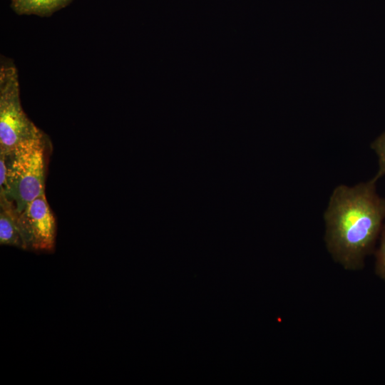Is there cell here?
<instances>
[{
	"instance_id": "277c9868",
	"label": "cell",
	"mask_w": 385,
	"mask_h": 385,
	"mask_svg": "<svg viewBox=\"0 0 385 385\" xmlns=\"http://www.w3.org/2000/svg\"><path fill=\"white\" fill-rule=\"evenodd\" d=\"M19 221L26 249L53 250L56 220L45 193L33 200L19 213Z\"/></svg>"
},
{
	"instance_id": "6da1fadb",
	"label": "cell",
	"mask_w": 385,
	"mask_h": 385,
	"mask_svg": "<svg viewBox=\"0 0 385 385\" xmlns=\"http://www.w3.org/2000/svg\"><path fill=\"white\" fill-rule=\"evenodd\" d=\"M376 183L371 178L337 186L324 212L327 249L346 270H361L376 249L385 221V198L378 193Z\"/></svg>"
},
{
	"instance_id": "3957f363",
	"label": "cell",
	"mask_w": 385,
	"mask_h": 385,
	"mask_svg": "<svg viewBox=\"0 0 385 385\" xmlns=\"http://www.w3.org/2000/svg\"><path fill=\"white\" fill-rule=\"evenodd\" d=\"M43 135L22 108L16 67L4 62L0 68V153Z\"/></svg>"
},
{
	"instance_id": "5b68a950",
	"label": "cell",
	"mask_w": 385,
	"mask_h": 385,
	"mask_svg": "<svg viewBox=\"0 0 385 385\" xmlns=\"http://www.w3.org/2000/svg\"><path fill=\"white\" fill-rule=\"evenodd\" d=\"M0 242L26 249L19 221V213L5 197H0Z\"/></svg>"
},
{
	"instance_id": "52a82bcc",
	"label": "cell",
	"mask_w": 385,
	"mask_h": 385,
	"mask_svg": "<svg viewBox=\"0 0 385 385\" xmlns=\"http://www.w3.org/2000/svg\"><path fill=\"white\" fill-rule=\"evenodd\" d=\"M374 271L376 275L385 282V221L375 249Z\"/></svg>"
},
{
	"instance_id": "ba28073f",
	"label": "cell",
	"mask_w": 385,
	"mask_h": 385,
	"mask_svg": "<svg viewBox=\"0 0 385 385\" xmlns=\"http://www.w3.org/2000/svg\"><path fill=\"white\" fill-rule=\"evenodd\" d=\"M371 148L378 158V170L372 178L377 182L385 175V131L372 142Z\"/></svg>"
},
{
	"instance_id": "7a4b0ae2",
	"label": "cell",
	"mask_w": 385,
	"mask_h": 385,
	"mask_svg": "<svg viewBox=\"0 0 385 385\" xmlns=\"http://www.w3.org/2000/svg\"><path fill=\"white\" fill-rule=\"evenodd\" d=\"M48 140L44 134L25 142L4 155L6 187L0 197L7 199L18 213L40 195L45 193L46 153Z\"/></svg>"
},
{
	"instance_id": "8992f818",
	"label": "cell",
	"mask_w": 385,
	"mask_h": 385,
	"mask_svg": "<svg viewBox=\"0 0 385 385\" xmlns=\"http://www.w3.org/2000/svg\"><path fill=\"white\" fill-rule=\"evenodd\" d=\"M68 0H13L14 8L21 14H46L65 4Z\"/></svg>"
}]
</instances>
